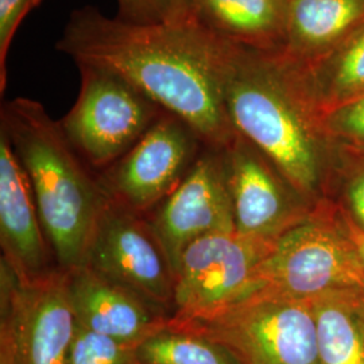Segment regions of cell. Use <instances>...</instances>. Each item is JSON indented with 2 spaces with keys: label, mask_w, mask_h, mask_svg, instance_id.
Masks as SVG:
<instances>
[{
  "label": "cell",
  "mask_w": 364,
  "mask_h": 364,
  "mask_svg": "<svg viewBox=\"0 0 364 364\" xmlns=\"http://www.w3.org/2000/svg\"><path fill=\"white\" fill-rule=\"evenodd\" d=\"M77 100L61 122L68 141L90 165L112 166L144 136L161 108L117 73L80 65Z\"/></svg>",
  "instance_id": "cell-7"
},
{
  "label": "cell",
  "mask_w": 364,
  "mask_h": 364,
  "mask_svg": "<svg viewBox=\"0 0 364 364\" xmlns=\"http://www.w3.org/2000/svg\"><path fill=\"white\" fill-rule=\"evenodd\" d=\"M26 170L39 219L57 267L84 266L99 224L112 203L102 181L39 102L16 97L1 108V129Z\"/></svg>",
  "instance_id": "cell-3"
},
{
  "label": "cell",
  "mask_w": 364,
  "mask_h": 364,
  "mask_svg": "<svg viewBox=\"0 0 364 364\" xmlns=\"http://www.w3.org/2000/svg\"><path fill=\"white\" fill-rule=\"evenodd\" d=\"M363 291H332L309 299L321 364H364Z\"/></svg>",
  "instance_id": "cell-18"
},
{
  "label": "cell",
  "mask_w": 364,
  "mask_h": 364,
  "mask_svg": "<svg viewBox=\"0 0 364 364\" xmlns=\"http://www.w3.org/2000/svg\"><path fill=\"white\" fill-rule=\"evenodd\" d=\"M85 264L171 316L176 273L151 223L139 213L112 201Z\"/></svg>",
  "instance_id": "cell-9"
},
{
  "label": "cell",
  "mask_w": 364,
  "mask_h": 364,
  "mask_svg": "<svg viewBox=\"0 0 364 364\" xmlns=\"http://www.w3.org/2000/svg\"><path fill=\"white\" fill-rule=\"evenodd\" d=\"M364 23V0H289L284 52L308 63Z\"/></svg>",
  "instance_id": "cell-16"
},
{
  "label": "cell",
  "mask_w": 364,
  "mask_h": 364,
  "mask_svg": "<svg viewBox=\"0 0 364 364\" xmlns=\"http://www.w3.org/2000/svg\"><path fill=\"white\" fill-rule=\"evenodd\" d=\"M216 72L235 131L313 205L331 201L338 149L284 50L252 49L216 36Z\"/></svg>",
  "instance_id": "cell-2"
},
{
  "label": "cell",
  "mask_w": 364,
  "mask_h": 364,
  "mask_svg": "<svg viewBox=\"0 0 364 364\" xmlns=\"http://www.w3.org/2000/svg\"><path fill=\"white\" fill-rule=\"evenodd\" d=\"M320 123L336 149L364 153V96L326 111Z\"/></svg>",
  "instance_id": "cell-22"
},
{
  "label": "cell",
  "mask_w": 364,
  "mask_h": 364,
  "mask_svg": "<svg viewBox=\"0 0 364 364\" xmlns=\"http://www.w3.org/2000/svg\"><path fill=\"white\" fill-rule=\"evenodd\" d=\"M363 317H364V299H363Z\"/></svg>",
  "instance_id": "cell-26"
},
{
  "label": "cell",
  "mask_w": 364,
  "mask_h": 364,
  "mask_svg": "<svg viewBox=\"0 0 364 364\" xmlns=\"http://www.w3.org/2000/svg\"><path fill=\"white\" fill-rule=\"evenodd\" d=\"M75 329L66 272L23 279L0 260V364H66Z\"/></svg>",
  "instance_id": "cell-6"
},
{
  "label": "cell",
  "mask_w": 364,
  "mask_h": 364,
  "mask_svg": "<svg viewBox=\"0 0 364 364\" xmlns=\"http://www.w3.org/2000/svg\"><path fill=\"white\" fill-rule=\"evenodd\" d=\"M289 0H196L197 21L213 34L259 50H284Z\"/></svg>",
  "instance_id": "cell-15"
},
{
  "label": "cell",
  "mask_w": 364,
  "mask_h": 364,
  "mask_svg": "<svg viewBox=\"0 0 364 364\" xmlns=\"http://www.w3.org/2000/svg\"><path fill=\"white\" fill-rule=\"evenodd\" d=\"M57 49L77 66L124 78L189 124L205 146L225 149L234 142L237 132L216 72V36L200 22L136 23L85 7L70 15Z\"/></svg>",
  "instance_id": "cell-1"
},
{
  "label": "cell",
  "mask_w": 364,
  "mask_h": 364,
  "mask_svg": "<svg viewBox=\"0 0 364 364\" xmlns=\"http://www.w3.org/2000/svg\"><path fill=\"white\" fill-rule=\"evenodd\" d=\"M168 328L212 338L243 364H321L309 301L250 294L209 316Z\"/></svg>",
  "instance_id": "cell-5"
},
{
  "label": "cell",
  "mask_w": 364,
  "mask_h": 364,
  "mask_svg": "<svg viewBox=\"0 0 364 364\" xmlns=\"http://www.w3.org/2000/svg\"><path fill=\"white\" fill-rule=\"evenodd\" d=\"M119 18L136 23H189L197 21L196 0H117Z\"/></svg>",
  "instance_id": "cell-23"
},
{
  "label": "cell",
  "mask_w": 364,
  "mask_h": 364,
  "mask_svg": "<svg viewBox=\"0 0 364 364\" xmlns=\"http://www.w3.org/2000/svg\"><path fill=\"white\" fill-rule=\"evenodd\" d=\"M150 223L174 273L183 250L198 237L236 231L224 149L207 146Z\"/></svg>",
  "instance_id": "cell-12"
},
{
  "label": "cell",
  "mask_w": 364,
  "mask_h": 364,
  "mask_svg": "<svg viewBox=\"0 0 364 364\" xmlns=\"http://www.w3.org/2000/svg\"><path fill=\"white\" fill-rule=\"evenodd\" d=\"M331 201L364 231V153L338 149Z\"/></svg>",
  "instance_id": "cell-20"
},
{
  "label": "cell",
  "mask_w": 364,
  "mask_h": 364,
  "mask_svg": "<svg viewBox=\"0 0 364 364\" xmlns=\"http://www.w3.org/2000/svg\"><path fill=\"white\" fill-rule=\"evenodd\" d=\"M0 245L1 259L23 279L45 277L53 270L52 247L39 219L26 170L0 130Z\"/></svg>",
  "instance_id": "cell-13"
},
{
  "label": "cell",
  "mask_w": 364,
  "mask_h": 364,
  "mask_svg": "<svg viewBox=\"0 0 364 364\" xmlns=\"http://www.w3.org/2000/svg\"><path fill=\"white\" fill-rule=\"evenodd\" d=\"M142 364H243L234 352L212 338L166 328L138 347Z\"/></svg>",
  "instance_id": "cell-19"
},
{
  "label": "cell",
  "mask_w": 364,
  "mask_h": 364,
  "mask_svg": "<svg viewBox=\"0 0 364 364\" xmlns=\"http://www.w3.org/2000/svg\"><path fill=\"white\" fill-rule=\"evenodd\" d=\"M344 290L364 293L363 272L335 203L326 201L275 242L235 301L250 294L309 301Z\"/></svg>",
  "instance_id": "cell-4"
},
{
  "label": "cell",
  "mask_w": 364,
  "mask_h": 364,
  "mask_svg": "<svg viewBox=\"0 0 364 364\" xmlns=\"http://www.w3.org/2000/svg\"><path fill=\"white\" fill-rule=\"evenodd\" d=\"M201 144L189 124L164 111L130 151L111 166L102 183L112 201L142 215L178 186Z\"/></svg>",
  "instance_id": "cell-10"
},
{
  "label": "cell",
  "mask_w": 364,
  "mask_h": 364,
  "mask_svg": "<svg viewBox=\"0 0 364 364\" xmlns=\"http://www.w3.org/2000/svg\"><path fill=\"white\" fill-rule=\"evenodd\" d=\"M275 242L231 231L205 235L191 243L176 270L169 326L205 317L234 302Z\"/></svg>",
  "instance_id": "cell-8"
},
{
  "label": "cell",
  "mask_w": 364,
  "mask_h": 364,
  "mask_svg": "<svg viewBox=\"0 0 364 364\" xmlns=\"http://www.w3.org/2000/svg\"><path fill=\"white\" fill-rule=\"evenodd\" d=\"M224 156L236 232L275 242L318 207L242 135L224 149Z\"/></svg>",
  "instance_id": "cell-11"
},
{
  "label": "cell",
  "mask_w": 364,
  "mask_h": 364,
  "mask_svg": "<svg viewBox=\"0 0 364 364\" xmlns=\"http://www.w3.org/2000/svg\"><path fill=\"white\" fill-rule=\"evenodd\" d=\"M338 220H340V224H341L344 232L347 234L348 239L351 240L352 246H353L356 254H358V258H359V263H360V267H362L364 277V231L359 225H356L340 208H338Z\"/></svg>",
  "instance_id": "cell-25"
},
{
  "label": "cell",
  "mask_w": 364,
  "mask_h": 364,
  "mask_svg": "<svg viewBox=\"0 0 364 364\" xmlns=\"http://www.w3.org/2000/svg\"><path fill=\"white\" fill-rule=\"evenodd\" d=\"M291 61L296 66L301 85L318 117L338 105L362 97L364 23L331 50L312 61Z\"/></svg>",
  "instance_id": "cell-17"
},
{
  "label": "cell",
  "mask_w": 364,
  "mask_h": 364,
  "mask_svg": "<svg viewBox=\"0 0 364 364\" xmlns=\"http://www.w3.org/2000/svg\"><path fill=\"white\" fill-rule=\"evenodd\" d=\"M66 273L69 297L80 326L136 347L169 326V316L90 266Z\"/></svg>",
  "instance_id": "cell-14"
},
{
  "label": "cell",
  "mask_w": 364,
  "mask_h": 364,
  "mask_svg": "<svg viewBox=\"0 0 364 364\" xmlns=\"http://www.w3.org/2000/svg\"><path fill=\"white\" fill-rule=\"evenodd\" d=\"M66 364H142L138 347L93 332L76 323Z\"/></svg>",
  "instance_id": "cell-21"
},
{
  "label": "cell",
  "mask_w": 364,
  "mask_h": 364,
  "mask_svg": "<svg viewBox=\"0 0 364 364\" xmlns=\"http://www.w3.org/2000/svg\"><path fill=\"white\" fill-rule=\"evenodd\" d=\"M39 0H0V88L6 85V60L16 28Z\"/></svg>",
  "instance_id": "cell-24"
}]
</instances>
